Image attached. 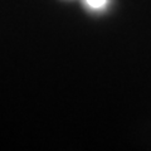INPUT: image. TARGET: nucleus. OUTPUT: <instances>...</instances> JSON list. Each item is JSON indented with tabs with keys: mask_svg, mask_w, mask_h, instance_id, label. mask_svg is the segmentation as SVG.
<instances>
[{
	"mask_svg": "<svg viewBox=\"0 0 151 151\" xmlns=\"http://www.w3.org/2000/svg\"><path fill=\"white\" fill-rule=\"evenodd\" d=\"M84 3H86V5L89 6L91 9L98 10V9H102V8L106 6L108 0H84Z\"/></svg>",
	"mask_w": 151,
	"mask_h": 151,
	"instance_id": "nucleus-1",
	"label": "nucleus"
}]
</instances>
